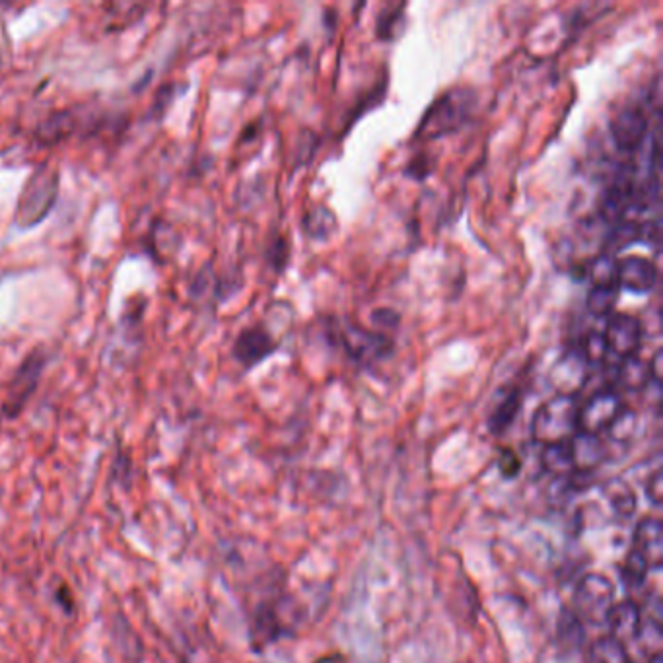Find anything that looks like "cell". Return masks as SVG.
<instances>
[{
    "mask_svg": "<svg viewBox=\"0 0 663 663\" xmlns=\"http://www.w3.org/2000/svg\"><path fill=\"white\" fill-rule=\"evenodd\" d=\"M521 409V391L512 389L506 394L504 399L497 405V409L490 412L489 428L492 435H502L508 428L512 427L513 420L518 417Z\"/></svg>",
    "mask_w": 663,
    "mask_h": 663,
    "instance_id": "obj_19",
    "label": "cell"
},
{
    "mask_svg": "<svg viewBox=\"0 0 663 663\" xmlns=\"http://www.w3.org/2000/svg\"><path fill=\"white\" fill-rule=\"evenodd\" d=\"M340 343L347 350V355L355 363L368 364L379 363L394 353V343L384 333L364 329L360 325H347L340 332Z\"/></svg>",
    "mask_w": 663,
    "mask_h": 663,
    "instance_id": "obj_7",
    "label": "cell"
},
{
    "mask_svg": "<svg viewBox=\"0 0 663 663\" xmlns=\"http://www.w3.org/2000/svg\"><path fill=\"white\" fill-rule=\"evenodd\" d=\"M59 191V175L55 170L41 167L26 183L22 195L18 198L17 224L22 228H32L40 224L45 214L55 205Z\"/></svg>",
    "mask_w": 663,
    "mask_h": 663,
    "instance_id": "obj_4",
    "label": "cell"
},
{
    "mask_svg": "<svg viewBox=\"0 0 663 663\" xmlns=\"http://www.w3.org/2000/svg\"><path fill=\"white\" fill-rule=\"evenodd\" d=\"M302 230L314 242H327L337 234L339 221L329 206L314 205L304 214Z\"/></svg>",
    "mask_w": 663,
    "mask_h": 663,
    "instance_id": "obj_16",
    "label": "cell"
},
{
    "mask_svg": "<svg viewBox=\"0 0 663 663\" xmlns=\"http://www.w3.org/2000/svg\"><path fill=\"white\" fill-rule=\"evenodd\" d=\"M632 551L644 559L647 570L660 572L663 564V523L657 518H644L632 533Z\"/></svg>",
    "mask_w": 663,
    "mask_h": 663,
    "instance_id": "obj_13",
    "label": "cell"
},
{
    "mask_svg": "<svg viewBox=\"0 0 663 663\" xmlns=\"http://www.w3.org/2000/svg\"><path fill=\"white\" fill-rule=\"evenodd\" d=\"M634 242H639V224L631 218H624V221L616 222L615 228L609 232L608 252L605 253L615 255L616 252H623Z\"/></svg>",
    "mask_w": 663,
    "mask_h": 663,
    "instance_id": "obj_24",
    "label": "cell"
},
{
    "mask_svg": "<svg viewBox=\"0 0 663 663\" xmlns=\"http://www.w3.org/2000/svg\"><path fill=\"white\" fill-rule=\"evenodd\" d=\"M647 572L650 570H647L644 559L631 549V553L626 554V561L623 564V582L626 588H640L646 582Z\"/></svg>",
    "mask_w": 663,
    "mask_h": 663,
    "instance_id": "obj_28",
    "label": "cell"
},
{
    "mask_svg": "<svg viewBox=\"0 0 663 663\" xmlns=\"http://www.w3.org/2000/svg\"><path fill=\"white\" fill-rule=\"evenodd\" d=\"M642 335H644V325L639 317L632 316V314L611 316L608 327L603 332L609 353L621 360L639 355L640 347H642Z\"/></svg>",
    "mask_w": 663,
    "mask_h": 663,
    "instance_id": "obj_8",
    "label": "cell"
},
{
    "mask_svg": "<svg viewBox=\"0 0 663 663\" xmlns=\"http://www.w3.org/2000/svg\"><path fill=\"white\" fill-rule=\"evenodd\" d=\"M639 428V415L629 407H623L616 415V419L611 422V427L605 430V435L616 443L631 442L632 436Z\"/></svg>",
    "mask_w": 663,
    "mask_h": 663,
    "instance_id": "obj_23",
    "label": "cell"
},
{
    "mask_svg": "<svg viewBox=\"0 0 663 663\" xmlns=\"http://www.w3.org/2000/svg\"><path fill=\"white\" fill-rule=\"evenodd\" d=\"M619 302V288L616 286H593L588 298H585V309L593 317H608L613 314Z\"/></svg>",
    "mask_w": 663,
    "mask_h": 663,
    "instance_id": "obj_22",
    "label": "cell"
},
{
    "mask_svg": "<svg viewBox=\"0 0 663 663\" xmlns=\"http://www.w3.org/2000/svg\"><path fill=\"white\" fill-rule=\"evenodd\" d=\"M269 263L273 269L283 271L286 267V263H288V244H286L283 237H275V242L269 247Z\"/></svg>",
    "mask_w": 663,
    "mask_h": 663,
    "instance_id": "obj_31",
    "label": "cell"
},
{
    "mask_svg": "<svg viewBox=\"0 0 663 663\" xmlns=\"http://www.w3.org/2000/svg\"><path fill=\"white\" fill-rule=\"evenodd\" d=\"M588 378H590V366L578 348H572L570 353L559 358L549 374V381L557 395H567V397H577L588 384Z\"/></svg>",
    "mask_w": 663,
    "mask_h": 663,
    "instance_id": "obj_10",
    "label": "cell"
},
{
    "mask_svg": "<svg viewBox=\"0 0 663 663\" xmlns=\"http://www.w3.org/2000/svg\"><path fill=\"white\" fill-rule=\"evenodd\" d=\"M477 94L471 88H453L443 92L420 119L415 136L419 141H436L459 131L473 118Z\"/></svg>",
    "mask_w": 663,
    "mask_h": 663,
    "instance_id": "obj_1",
    "label": "cell"
},
{
    "mask_svg": "<svg viewBox=\"0 0 663 663\" xmlns=\"http://www.w3.org/2000/svg\"><path fill=\"white\" fill-rule=\"evenodd\" d=\"M608 498L611 508L621 518H631L634 510H636V497L624 482H613L608 489Z\"/></svg>",
    "mask_w": 663,
    "mask_h": 663,
    "instance_id": "obj_26",
    "label": "cell"
},
{
    "mask_svg": "<svg viewBox=\"0 0 663 663\" xmlns=\"http://www.w3.org/2000/svg\"><path fill=\"white\" fill-rule=\"evenodd\" d=\"M657 285L654 263L642 255H629L619 259L616 286L632 294H650Z\"/></svg>",
    "mask_w": 663,
    "mask_h": 663,
    "instance_id": "obj_12",
    "label": "cell"
},
{
    "mask_svg": "<svg viewBox=\"0 0 663 663\" xmlns=\"http://www.w3.org/2000/svg\"><path fill=\"white\" fill-rule=\"evenodd\" d=\"M277 348V339L271 335L269 329H265L263 325H252L244 332H239L234 340L232 355L244 368H253L257 364L265 363L271 355H275Z\"/></svg>",
    "mask_w": 663,
    "mask_h": 663,
    "instance_id": "obj_9",
    "label": "cell"
},
{
    "mask_svg": "<svg viewBox=\"0 0 663 663\" xmlns=\"http://www.w3.org/2000/svg\"><path fill=\"white\" fill-rule=\"evenodd\" d=\"M632 663V662H631Z\"/></svg>",
    "mask_w": 663,
    "mask_h": 663,
    "instance_id": "obj_38",
    "label": "cell"
},
{
    "mask_svg": "<svg viewBox=\"0 0 663 663\" xmlns=\"http://www.w3.org/2000/svg\"><path fill=\"white\" fill-rule=\"evenodd\" d=\"M578 350H580V355L584 356L588 366H600V364L605 363L608 356L611 355V353H609L608 343H605V337H603V333L598 332L588 333L584 340H582V345L578 347Z\"/></svg>",
    "mask_w": 663,
    "mask_h": 663,
    "instance_id": "obj_25",
    "label": "cell"
},
{
    "mask_svg": "<svg viewBox=\"0 0 663 663\" xmlns=\"http://www.w3.org/2000/svg\"><path fill=\"white\" fill-rule=\"evenodd\" d=\"M432 172H435V160L430 159L428 154H419V156H415V159L407 164V167H405V175L411 177V180H417V182L427 180L428 175H432Z\"/></svg>",
    "mask_w": 663,
    "mask_h": 663,
    "instance_id": "obj_30",
    "label": "cell"
},
{
    "mask_svg": "<svg viewBox=\"0 0 663 663\" xmlns=\"http://www.w3.org/2000/svg\"><path fill=\"white\" fill-rule=\"evenodd\" d=\"M559 639L564 646L570 647H578L584 642V624L580 623V619L572 611H562Z\"/></svg>",
    "mask_w": 663,
    "mask_h": 663,
    "instance_id": "obj_27",
    "label": "cell"
},
{
    "mask_svg": "<svg viewBox=\"0 0 663 663\" xmlns=\"http://www.w3.org/2000/svg\"><path fill=\"white\" fill-rule=\"evenodd\" d=\"M541 467H543V471L553 475V477H559V479H567V477L574 473V459H572L570 442L543 446Z\"/></svg>",
    "mask_w": 663,
    "mask_h": 663,
    "instance_id": "obj_18",
    "label": "cell"
},
{
    "mask_svg": "<svg viewBox=\"0 0 663 663\" xmlns=\"http://www.w3.org/2000/svg\"><path fill=\"white\" fill-rule=\"evenodd\" d=\"M399 314L395 312V309H376L374 314H371V322L378 325V327H389V329H395L397 325H399Z\"/></svg>",
    "mask_w": 663,
    "mask_h": 663,
    "instance_id": "obj_35",
    "label": "cell"
},
{
    "mask_svg": "<svg viewBox=\"0 0 663 663\" xmlns=\"http://www.w3.org/2000/svg\"><path fill=\"white\" fill-rule=\"evenodd\" d=\"M623 397L615 387L600 389L578 411V432L600 436L623 409Z\"/></svg>",
    "mask_w": 663,
    "mask_h": 663,
    "instance_id": "obj_6",
    "label": "cell"
},
{
    "mask_svg": "<svg viewBox=\"0 0 663 663\" xmlns=\"http://www.w3.org/2000/svg\"><path fill=\"white\" fill-rule=\"evenodd\" d=\"M404 9L405 7H395V9L386 10V12L379 14L378 26H376L379 40H394L397 35V24L404 20Z\"/></svg>",
    "mask_w": 663,
    "mask_h": 663,
    "instance_id": "obj_29",
    "label": "cell"
},
{
    "mask_svg": "<svg viewBox=\"0 0 663 663\" xmlns=\"http://www.w3.org/2000/svg\"><path fill=\"white\" fill-rule=\"evenodd\" d=\"M646 497L654 506L662 504L663 500V479L660 471H655L646 482Z\"/></svg>",
    "mask_w": 663,
    "mask_h": 663,
    "instance_id": "obj_34",
    "label": "cell"
},
{
    "mask_svg": "<svg viewBox=\"0 0 663 663\" xmlns=\"http://www.w3.org/2000/svg\"><path fill=\"white\" fill-rule=\"evenodd\" d=\"M570 450L574 459V473H592L605 459V443L600 436L578 432L570 440Z\"/></svg>",
    "mask_w": 663,
    "mask_h": 663,
    "instance_id": "obj_15",
    "label": "cell"
},
{
    "mask_svg": "<svg viewBox=\"0 0 663 663\" xmlns=\"http://www.w3.org/2000/svg\"><path fill=\"white\" fill-rule=\"evenodd\" d=\"M572 613L582 624L605 626L609 613L615 608V585L603 574H585L574 590Z\"/></svg>",
    "mask_w": 663,
    "mask_h": 663,
    "instance_id": "obj_3",
    "label": "cell"
},
{
    "mask_svg": "<svg viewBox=\"0 0 663 663\" xmlns=\"http://www.w3.org/2000/svg\"><path fill=\"white\" fill-rule=\"evenodd\" d=\"M616 384L623 387L624 391H642L652 384V374L646 360L636 356L623 358L616 368Z\"/></svg>",
    "mask_w": 663,
    "mask_h": 663,
    "instance_id": "obj_17",
    "label": "cell"
},
{
    "mask_svg": "<svg viewBox=\"0 0 663 663\" xmlns=\"http://www.w3.org/2000/svg\"><path fill=\"white\" fill-rule=\"evenodd\" d=\"M642 609L639 603L632 600H624L621 603H615V608L611 609L609 613L608 624L609 636L621 642L623 646L631 644L639 636L640 629H642Z\"/></svg>",
    "mask_w": 663,
    "mask_h": 663,
    "instance_id": "obj_14",
    "label": "cell"
},
{
    "mask_svg": "<svg viewBox=\"0 0 663 663\" xmlns=\"http://www.w3.org/2000/svg\"><path fill=\"white\" fill-rule=\"evenodd\" d=\"M647 663H663L662 654L652 655V657H647Z\"/></svg>",
    "mask_w": 663,
    "mask_h": 663,
    "instance_id": "obj_37",
    "label": "cell"
},
{
    "mask_svg": "<svg viewBox=\"0 0 663 663\" xmlns=\"http://www.w3.org/2000/svg\"><path fill=\"white\" fill-rule=\"evenodd\" d=\"M660 218L647 221L646 224H639V242L652 245L654 249L660 247Z\"/></svg>",
    "mask_w": 663,
    "mask_h": 663,
    "instance_id": "obj_32",
    "label": "cell"
},
{
    "mask_svg": "<svg viewBox=\"0 0 663 663\" xmlns=\"http://www.w3.org/2000/svg\"><path fill=\"white\" fill-rule=\"evenodd\" d=\"M577 397L554 395L549 401L539 407L531 420V436L541 446L570 442L578 435Z\"/></svg>",
    "mask_w": 663,
    "mask_h": 663,
    "instance_id": "obj_2",
    "label": "cell"
},
{
    "mask_svg": "<svg viewBox=\"0 0 663 663\" xmlns=\"http://www.w3.org/2000/svg\"><path fill=\"white\" fill-rule=\"evenodd\" d=\"M45 364H48V355L43 353V348H35L22 360L14 378L10 381L9 394L4 401L7 417L14 419L24 409L26 404L30 401V397L35 391V387L40 384L41 371L45 368Z\"/></svg>",
    "mask_w": 663,
    "mask_h": 663,
    "instance_id": "obj_5",
    "label": "cell"
},
{
    "mask_svg": "<svg viewBox=\"0 0 663 663\" xmlns=\"http://www.w3.org/2000/svg\"><path fill=\"white\" fill-rule=\"evenodd\" d=\"M572 253H574V245L570 239H559V244L554 245V263L557 267H572Z\"/></svg>",
    "mask_w": 663,
    "mask_h": 663,
    "instance_id": "obj_33",
    "label": "cell"
},
{
    "mask_svg": "<svg viewBox=\"0 0 663 663\" xmlns=\"http://www.w3.org/2000/svg\"><path fill=\"white\" fill-rule=\"evenodd\" d=\"M588 663H631L626 646L611 636L593 640L588 650Z\"/></svg>",
    "mask_w": 663,
    "mask_h": 663,
    "instance_id": "obj_20",
    "label": "cell"
},
{
    "mask_svg": "<svg viewBox=\"0 0 663 663\" xmlns=\"http://www.w3.org/2000/svg\"><path fill=\"white\" fill-rule=\"evenodd\" d=\"M616 271H619L616 255L603 252L588 263L585 273L592 278L593 286H616Z\"/></svg>",
    "mask_w": 663,
    "mask_h": 663,
    "instance_id": "obj_21",
    "label": "cell"
},
{
    "mask_svg": "<svg viewBox=\"0 0 663 663\" xmlns=\"http://www.w3.org/2000/svg\"><path fill=\"white\" fill-rule=\"evenodd\" d=\"M662 350H655L654 356H652V360L647 363L650 366V374H652V381L654 384H660V379H662Z\"/></svg>",
    "mask_w": 663,
    "mask_h": 663,
    "instance_id": "obj_36",
    "label": "cell"
},
{
    "mask_svg": "<svg viewBox=\"0 0 663 663\" xmlns=\"http://www.w3.org/2000/svg\"><path fill=\"white\" fill-rule=\"evenodd\" d=\"M647 129L650 125H647L646 113L639 108H624L619 111L609 126L616 149L623 152L639 151L646 141Z\"/></svg>",
    "mask_w": 663,
    "mask_h": 663,
    "instance_id": "obj_11",
    "label": "cell"
}]
</instances>
